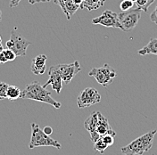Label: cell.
<instances>
[{
  "instance_id": "25",
  "label": "cell",
  "mask_w": 157,
  "mask_h": 155,
  "mask_svg": "<svg viewBox=\"0 0 157 155\" xmlns=\"http://www.w3.org/2000/svg\"><path fill=\"white\" fill-rule=\"evenodd\" d=\"M55 4H57L60 6V7L62 8L63 12L64 13V14H66V10H65V7H64V0H54Z\"/></svg>"
},
{
  "instance_id": "5",
  "label": "cell",
  "mask_w": 157,
  "mask_h": 155,
  "mask_svg": "<svg viewBox=\"0 0 157 155\" xmlns=\"http://www.w3.org/2000/svg\"><path fill=\"white\" fill-rule=\"evenodd\" d=\"M142 10L138 7L132 8L128 11H122L118 14V19L121 25V29L125 32L131 31L137 26V22L141 17Z\"/></svg>"
},
{
  "instance_id": "30",
  "label": "cell",
  "mask_w": 157,
  "mask_h": 155,
  "mask_svg": "<svg viewBox=\"0 0 157 155\" xmlns=\"http://www.w3.org/2000/svg\"><path fill=\"white\" fill-rule=\"evenodd\" d=\"M4 49H5L4 48V47H3V46H2V44L0 43V54L4 51Z\"/></svg>"
},
{
  "instance_id": "33",
  "label": "cell",
  "mask_w": 157,
  "mask_h": 155,
  "mask_svg": "<svg viewBox=\"0 0 157 155\" xmlns=\"http://www.w3.org/2000/svg\"><path fill=\"white\" fill-rule=\"evenodd\" d=\"M131 1H133L134 3H136V1H137V0H131Z\"/></svg>"
},
{
  "instance_id": "7",
  "label": "cell",
  "mask_w": 157,
  "mask_h": 155,
  "mask_svg": "<svg viewBox=\"0 0 157 155\" xmlns=\"http://www.w3.org/2000/svg\"><path fill=\"white\" fill-rule=\"evenodd\" d=\"M101 101V96L96 88L87 87L80 92L77 98V104L78 108H88L95 105Z\"/></svg>"
},
{
  "instance_id": "32",
  "label": "cell",
  "mask_w": 157,
  "mask_h": 155,
  "mask_svg": "<svg viewBox=\"0 0 157 155\" xmlns=\"http://www.w3.org/2000/svg\"><path fill=\"white\" fill-rule=\"evenodd\" d=\"M2 42V39H1V36H0V43Z\"/></svg>"
},
{
  "instance_id": "12",
  "label": "cell",
  "mask_w": 157,
  "mask_h": 155,
  "mask_svg": "<svg viewBox=\"0 0 157 155\" xmlns=\"http://www.w3.org/2000/svg\"><path fill=\"white\" fill-rule=\"evenodd\" d=\"M47 60L48 57L46 55H39L35 58L32 59L31 65H30V70L32 73L35 75L44 74L47 70V66H46Z\"/></svg>"
},
{
  "instance_id": "9",
  "label": "cell",
  "mask_w": 157,
  "mask_h": 155,
  "mask_svg": "<svg viewBox=\"0 0 157 155\" xmlns=\"http://www.w3.org/2000/svg\"><path fill=\"white\" fill-rule=\"evenodd\" d=\"M57 66L61 73L62 79L65 84H69L71 81V79L81 70L78 61H75L72 63L69 64H57Z\"/></svg>"
},
{
  "instance_id": "3",
  "label": "cell",
  "mask_w": 157,
  "mask_h": 155,
  "mask_svg": "<svg viewBox=\"0 0 157 155\" xmlns=\"http://www.w3.org/2000/svg\"><path fill=\"white\" fill-rule=\"evenodd\" d=\"M41 146H52L55 148L60 149L61 144L58 141L48 136L43 129H41L38 124L31 123V136L29 144V149H34L36 147Z\"/></svg>"
},
{
  "instance_id": "24",
  "label": "cell",
  "mask_w": 157,
  "mask_h": 155,
  "mask_svg": "<svg viewBox=\"0 0 157 155\" xmlns=\"http://www.w3.org/2000/svg\"><path fill=\"white\" fill-rule=\"evenodd\" d=\"M150 21H153L154 23L157 24V6L156 7H155V11L150 15Z\"/></svg>"
},
{
  "instance_id": "6",
  "label": "cell",
  "mask_w": 157,
  "mask_h": 155,
  "mask_svg": "<svg viewBox=\"0 0 157 155\" xmlns=\"http://www.w3.org/2000/svg\"><path fill=\"white\" fill-rule=\"evenodd\" d=\"M88 75L90 77L95 78L98 84L105 87L113 81L116 77V71L108 63H105L102 67L91 69V70L88 72Z\"/></svg>"
},
{
  "instance_id": "13",
  "label": "cell",
  "mask_w": 157,
  "mask_h": 155,
  "mask_svg": "<svg viewBox=\"0 0 157 155\" xmlns=\"http://www.w3.org/2000/svg\"><path fill=\"white\" fill-rule=\"evenodd\" d=\"M97 131L100 136H103L105 135H107V134L114 136H116L115 131L113 130V128L111 127L107 119L99 112H98V122Z\"/></svg>"
},
{
  "instance_id": "17",
  "label": "cell",
  "mask_w": 157,
  "mask_h": 155,
  "mask_svg": "<svg viewBox=\"0 0 157 155\" xmlns=\"http://www.w3.org/2000/svg\"><path fill=\"white\" fill-rule=\"evenodd\" d=\"M21 91L20 88L16 86H10L7 88V99L11 101H15L17 99L21 98Z\"/></svg>"
},
{
  "instance_id": "26",
  "label": "cell",
  "mask_w": 157,
  "mask_h": 155,
  "mask_svg": "<svg viewBox=\"0 0 157 155\" xmlns=\"http://www.w3.org/2000/svg\"><path fill=\"white\" fill-rule=\"evenodd\" d=\"M43 131L48 135V136H50L52 133H53V128L51 127H44V129H43Z\"/></svg>"
},
{
  "instance_id": "15",
  "label": "cell",
  "mask_w": 157,
  "mask_h": 155,
  "mask_svg": "<svg viewBox=\"0 0 157 155\" xmlns=\"http://www.w3.org/2000/svg\"><path fill=\"white\" fill-rule=\"evenodd\" d=\"M138 55H157V39H150L148 44L143 48L138 50Z\"/></svg>"
},
{
  "instance_id": "11",
  "label": "cell",
  "mask_w": 157,
  "mask_h": 155,
  "mask_svg": "<svg viewBox=\"0 0 157 155\" xmlns=\"http://www.w3.org/2000/svg\"><path fill=\"white\" fill-rule=\"evenodd\" d=\"M98 122V112H94L91 113L88 119L84 122V127L86 130H88L90 134V139L92 143L97 142L98 139L101 137L97 131Z\"/></svg>"
},
{
  "instance_id": "22",
  "label": "cell",
  "mask_w": 157,
  "mask_h": 155,
  "mask_svg": "<svg viewBox=\"0 0 157 155\" xmlns=\"http://www.w3.org/2000/svg\"><path fill=\"white\" fill-rule=\"evenodd\" d=\"M3 53H4L6 58L7 60V62H13V61H14L15 58L17 57V55H15V53H14L13 50H11V49L9 48L4 49Z\"/></svg>"
},
{
  "instance_id": "4",
  "label": "cell",
  "mask_w": 157,
  "mask_h": 155,
  "mask_svg": "<svg viewBox=\"0 0 157 155\" xmlns=\"http://www.w3.org/2000/svg\"><path fill=\"white\" fill-rule=\"evenodd\" d=\"M31 44V42L27 39H25L20 32L17 31V29L12 30L10 39L6 42V48L13 50L15 55L18 56H25L27 54L28 47Z\"/></svg>"
},
{
  "instance_id": "28",
  "label": "cell",
  "mask_w": 157,
  "mask_h": 155,
  "mask_svg": "<svg viewBox=\"0 0 157 155\" xmlns=\"http://www.w3.org/2000/svg\"><path fill=\"white\" fill-rule=\"evenodd\" d=\"M6 62H7V60L6 58L4 53L2 52V53L0 54V63H6Z\"/></svg>"
},
{
  "instance_id": "19",
  "label": "cell",
  "mask_w": 157,
  "mask_h": 155,
  "mask_svg": "<svg viewBox=\"0 0 157 155\" xmlns=\"http://www.w3.org/2000/svg\"><path fill=\"white\" fill-rule=\"evenodd\" d=\"M95 144V150L96 151H98V153H105V151L107 149L108 146L103 141V139L100 137L99 139H98L97 142H95L94 143Z\"/></svg>"
},
{
  "instance_id": "29",
  "label": "cell",
  "mask_w": 157,
  "mask_h": 155,
  "mask_svg": "<svg viewBox=\"0 0 157 155\" xmlns=\"http://www.w3.org/2000/svg\"><path fill=\"white\" fill-rule=\"evenodd\" d=\"M82 1H83V0H73V2H74L77 6H80V5H81Z\"/></svg>"
},
{
  "instance_id": "2",
  "label": "cell",
  "mask_w": 157,
  "mask_h": 155,
  "mask_svg": "<svg viewBox=\"0 0 157 155\" xmlns=\"http://www.w3.org/2000/svg\"><path fill=\"white\" fill-rule=\"evenodd\" d=\"M155 134V129L149 131L145 135L136 138L127 146L121 147V150L124 155H142L153 147Z\"/></svg>"
},
{
  "instance_id": "16",
  "label": "cell",
  "mask_w": 157,
  "mask_h": 155,
  "mask_svg": "<svg viewBox=\"0 0 157 155\" xmlns=\"http://www.w3.org/2000/svg\"><path fill=\"white\" fill-rule=\"evenodd\" d=\"M64 7L66 10V18L67 20L71 19V17L79 9V6H77L73 0H64Z\"/></svg>"
},
{
  "instance_id": "23",
  "label": "cell",
  "mask_w": 157,
  "mask_h": 155,
  "mask_svg": "<svg viewBox=\"0 0 157 155\" xmlns=\"http://www.w3.org/2000/svg\"><path fill=\"white\" fill-rule=\"evenodd\" d=\"M114 136H112V135H105V136H101V138L103 139V141L109 146H112L114 144Z\"/></svg>"
},
{
  "instance_id": "10",
  "label": "cell",
  "mask_w": 157,
  "mask_h": 155,
  "mask_svg": "<svg viewBox=\"0 0 157 155\" xmlns=\"http://www.w3.org/2000/svg\"><path fill=\"white\" fill-rule=\"evenodd\" d=\"M48 75L49 78L48 80L43 85V87H46L51 85L52 88L57 93L60 94L61 91H62V88H63V84H62V77H61V73L59 71L58 66L57 65H55V66H51L49 68L48 70Z\"/></svg>"
},
{
  "instance_id": "27",
  "label": "cell",
  "mask_w": 157,
  "mask_h": 155,
  "mask_svg": "<svg viewBox=\"0 0 157 155\" xmlns=\"http://www.w3.org/2000/svg\"><path fill=\"white\" fill-rule=\"evenodd\" d=\"M51 0H29V3L30 5H34V4H37V3H48Z\"/></svg>"
},
{
  "instance_id": "18",
  "label": "cell",
  "mask_w": 157,
  "mask_h": 155,
  "mask_svg": "<svg viewBox=\"0 0 157 155\" xmlns=\"http://www.w3.org/2000/svg\"><path fill=\"white\" fill-rule=\"evenodd\" d=\"M155 0H137L136 1V5L138 8L142 10L143 12L147 13L148 8L150 7V6L155 2Z\"/></svg>"
},
{
  "instance_id": "14",
  "label": "cell",
  "mask_w": 157,
  "mask_h": 155,
  "mask_svg": "<svg viewBox=\"0 0 157 155\" xmlns=\"http://www.w3.org/2000/svg\"><path fill=\"white\" fill-rule=\"evenodd\" d=\"M105 3V0H83L79 8L85 9L91 12L93 10H97L102 7Z\"/></svg>"
},
{
  "instance_id": "31",
  "label": "cell",
  "mask_w": 157,
  "mask_h": 155,
  "mask_svg": "<svg viewBox=\"0 0 157 155\" xmlns=\"http://www.w3.org/2000/svg\"><path fill=\"white\" fill-rule=\"evenodd\" d=\"M1 20H2V13H1V11H0V21H1Z\"/></svg>"
},
{
  "instance_id": "21",
  "label": "cell",
  "mask_w": 157,
  "mask_h": 155,
  "mask_svg": "<svg viewBox=\"0 0 157 155\" xmlns=\"http://www.w3.org/2000/svg\"><path fill=\"white\" fill-rule=\"evenodd\" d=\"M9 87L8 84L0 81V100L7 99V88Z\"/></svg>"
},
{
  "instance_id": "1",
  "label": "cell",
  "mask_w": 157,
  "mask_h": 155,
  "mask_svg": "<svg viewBox=\"0 0 157 155\" xmlns=\"http://www.w3.org/2000/svg\"><path fill=\"white\" fill-rule=\"evenodd\" d=\"M21 98L30 99L38 102H42L45 104H48L53 107H55L56 109H59L62 106L61 103L56 101L51 96V93L37 81L28 84L25 87L24 90H22L21 93Z\"/></svg>"
},
{
  "instance_id": "20",
  "label": "cell",
  "mask_w": 157,
  "mask_h": 155,
  "mask_svg": "<svg viewBox=\"0 0 157 155\" xmlns=\"http://www.w3.org/2000/svg\"><path fill=\"white\" fill-rule=\"evenodd\" d=\"M135 3L131 0H122L120 4V8L121 11H128L134 7Z\"/></svg>"
},
{
  "instance_id": "8",
  "label": "cell",
  "mask_w": 157,
  "mask_h": 155,
  "mask_svg": "<svg viewBox=\"0 0 157 155\" xmlns=\"http://www.w3.org/2000/svg\"><path fill=\"white\" fill-rule=\"evenodd\" d=\"M92 23L95 25L99 24L107 28L121 29V25L118 19V14L111 10H105L100 16L94 18L92 20Z\"/></svg>"
}]
</instances>
